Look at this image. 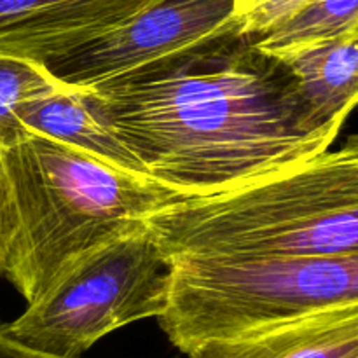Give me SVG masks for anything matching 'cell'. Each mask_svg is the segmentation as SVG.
Wrapping results in <instances>:
<instances>
[{
	"instance_id": "1",
	"label": "cell",
	"mask_w": 358,
	"mask_h": 358,
	"mask_svg": "<svg viewBox=\"0 0 358 358\" xmlns=\"http://www.w3.org/2000/svg\"><path fill=\"white\" fill-rule=\"evenodd\" d=\"M83 94L147 175L184 198L306 163L331 149L346 121L315 124L289 69L245 37Z\"/></svg>"
},
{
	"instance_id": "2",
	"label": "cell",
	"mask_w": 358,
	"mask_h": 358,
	"mask_svg": "<svg viewBox=\"0 0 358 358\" xmlns=\"http://www.w3.org/2000/svg\"><path fill=\"white\" fill-rule=\"evenodd\" d=\"M182 198L152 178L30 133L0 147V275L35 303L84 254Z\"/></svg>"
},
{
	"instance_id": "3",
	"label": "cell",
	"mask_w": 358,
	"mask_h": 358,
	"mask_svg": "<svg viewBox=\"0 0 358 358\" xmlns=\"http://www.w3.org/2000/svg\"><path fill=\"white\" fill-rule=\"evenodd\" d=\"M164 262L189 255L358 254V140L259 180L170 203L143 222Z\"/></svg>"
},
{
	"instance_id": "4",
	"label": "cell",
	"mask_w": 358,
	"mask_h": 358,
	"mask_svg": "<svg viewBox=\"0 0 358 358\" xmlns=\"http://www.w3.org/2000/svg\"><path fill=\"white\" fill-rule=\"evenodd\" d=\"M159 327L182 353L215 339L358 304V254L341 257L189 255L168 262Z\"/></svg>"
},
{
	"instance_id": "5",
	"label": "cell",
	"mask_w": 358,
	"mask_h": 358,
	"mask_svg": "<svg viewBox=\"0 0 358 358\" xmlns=\"http://www.w3.org/2000/svg\"><path fill=\"white\" fill-rule=\"evenodd\" d=\"M168 289V264L142 226L84 254L7 331L34 352L80 358L110 332L159 317Z\"/></svg>"
},
{
	"instance_id": "6",
	"label": "cell",
	"mask_w": 358,
	"mask_h": 358,
	"mask_svg": "<svg viewBox=\"0 0 358 358\" xmlns=\"http://www.w3.org/2000/svg\"><path fill=\"white\" fill-rule=\"evenodd\" d=\"M238 34L236 0H161L117 30L45 63L72 90L136 80Z\"/></svg>"
},
{
	"instance_id": "7",
	"label": "cell",
	"mask_w": 358,
	"mask_h": 358,
	"mask_svg": "<svg viewBox=\"0 0 358 358\" xmlns=\"http://www.w3.org/2000/svg\"><path fill=\"white\" fill-rule=\"evenodd\" d=\"M161 0H0V55L41 65L108 35Z\"/></svg>"
},
{
	"instance_id": "8",
	"label": "cell",
	"mask_w": 358,
	"mask_h": 358,
	"mask_svg": "<svg viewBox=\"0 0 358 358\" xmlns=\"http://www.w3.org/2000/svg\"><path fill=\"white\" fill-rule=\"evenodd\" d=\"M187 358H358V304H341L304 317L215 339Z\"/></svg>"
},
{
	"instance_id": "9",
	"label": "cell",
	"mask_w": 358,
	"mask_h": 358,
	"mask_svg": "<svg viewBox=\"0 0 358 358\" xmlns=\"http://www.w3.org/2000/svg\"><path fill=\"white\" fill-rule=\"evenodd\" d=\"M296 79L308 114L315 124L327 126L348 117L358 98V31L318 44L292 49L280 56Z\"/></svg>"
},
{
	"instance_id": "10",
	"label": "cell",
	"mask_w": 358,
	"mask_h": 358,
	"mask_svg": "<svg viewBox=\"0 0 358 358\" xmlns=\"http://www.w3.org/2000/svg\"><path fill=\"white\" fill-rule=\"evenodd\" d=\"M20 122L28 133L72 147L126 173L149 177L135 154L91 110L83 91L65 90L27 101Z\"/></svg>"
},
{
	"instance_id": "11",
	"label": "cell",
	"mask_w": 358,
	"mask_h": 358,
	"mask_svg": "<svg viewBox=\"0 0 358 358\" xmlns=\"http://www.w3.org/2000/svg\"><path fill=\"white\" fill-rule=\"evenodd\" d=\"M352 31H358V0H313L289 21L252 42L264 55L280 56Z\"/></svg>"
},
{
	"instance_id": "12",
	"label": "cell",
	"mask_w": 358,
	"mask_h": 358,
	"mask_svg": "<svg viewBox=\"0 0 358 358\" xmlns=\"http://www.w3.org/2000/svg\"><path fill=\"white\" fill-rule=\"evenodd\" d=\"M72 90L44 65L17 56L0 55V147H9L30 133L21 126L20 110L27 101Z\"/></svg>"
},
{
	"instance_id": "13",
	"label": "cell",
	"mask_w": 358,
	"mask_h": 358,
	"mask_svg": "<svg viewBox=\"0 0 358 358\" xmlns=\"http://www.w3.org/2000/svg\"><path fill=\"white\" fill-rule=\"evenodd\" d=\"M311 2L313 0H254L238 13V34L250 41L262 37Z\"/></svg>"
},
{
	"instance_id": "14",
	"label": "cell",
	"mask_w": 358,
	"mask_h": 358,
	"mask_svg": "<svg viewBox=\"0 0 358 358\" xmlns=\"http://www.w3.org/2000/svg\"><path fill=\"white\" fill-rule=\"evenodd\" d=\"M0 358H56L34 352L17 343L7 331V324L0 322Z\"/></svg>"
},
{
	"instance_id": "15",
	"label": "cell",
	"mask_w": 358,
	"mask_h": 358,
	"mask_svg": "<svg viewBox=\"0 0 358 358\" xmlns=\"http://www.w3.org/2000/svg\"><path fill=\"white\" fill-rule=\"evenodd\" d=\"M254 2V0H236V6H238V13H240L241 9H245L247 6H250V3Z\"/></svg>"
}]
</instances>
